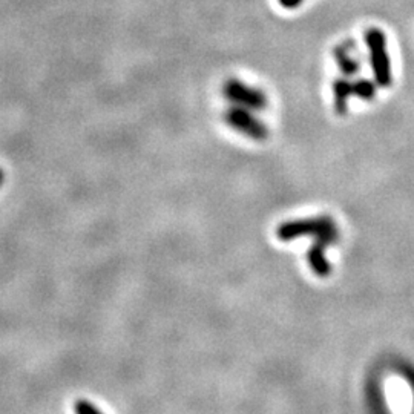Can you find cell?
<instances>
[{"instance_id":"obj_1","label":"cell","mask_w":414,"mask_h":414,"mask_svg":"<svg viewBox=\"0 0 414 414\" xmlns=\"http://www.w3.org/2000/svg\"><path fill=\"white\" fill-rule=\"evenodd\" d=\"M366 45L370 54V65L373 70L377 86L388 88L393 82L392 62L387 51V37L382 30L368 28L366 31Z\"/></svg>"},{"instance_id":"obj_2","label":"cell","mask_w":414,"mask_h":414,"mask_svg":"<svg viewBox=\"0 0 414 414\" xmlns=\"http://www.w3.org/2000/svg\"><path fill=\"white\" fill-rule=\"evenodd\" d=\"M332 229H336V223L330 216L293 219V221H285L278 226L276 238L287 242L302 238V236H318Z\"/></svg>"},{"instance_id":"obj_3","label":"cell","mask_w":414,"mask_h":414,"mask_svg":"<svg viewBox=\"0 0 414 414\" xmlns=\"http://www.w3.org/2000/svg\"><path fill=\"white\" fill-rule=\"evenodd\" d=\"M224 122L235 131L255 141H264L269 138V128L252 114V109L233 105L224 114Z\"/></svg>"},{"instance_id":"obj_4","label":"cell","mask_w":414,"mask_h":414,"mask_svg":"<svg viewBox=\"0 0 414 414\" xmlns=\"http://www.w3.org/2000/svg\"><path fill=\"white\" fill-rule=\"evenodd\" d=\"M224 97L236 106L252 109V111H263L267 108V96L263 91L249 86L238 79H229L223 86Z\"/></svg>"},{"instance_id":"obj_5","label":"cell","mask_w":414,"mask_h":414,"mask_svg":"<svg viewBox=\"0 0 414 414\" xmlns=\"http://www.w3.org/2000/svg\"><path fill=\"white\" fill-rule=\"evenodd\" d=\"M339 238V233L336 229H332L328 232H324L316 236L315 242L311 244L310 249L307 250V263L316 276L327 278L332 273V264L325 257L327 247H330Z\"/></svg>"},{"instance_id":"obj_6","label":"cell","mask_w":414,"mask_h":414,"mask_svg":"<svg viewBox=\"0 0 414 414\" xmlns=\"http://www.w3.org/2000/svg\"><path fill=\"white\" fill-rule=\"evenodd\" d=\"M353 96V83L344 79H336L333 82V106L337 115H347L349 100Z\"/></svg>"},{"instance_id":"obj_7","label":"cell","mask_w":414,"mask_h":414,"mask_svg":"<svg viewBox=\"0 0 414 414\" xmlns=\"http://www.w3.org/2000/svg\"><path fill=\"white\" fill-rule=\"evenodd\" d=\"M333 56L337 67H339L345 77H353V75L359 71V63L350 56L347 48H344L342 45L336 46L333 49Z\"/></svg>"},{"instance_id":"obj_8","label":"cell","mask_w":414,"mask_h":414,"mask_svg":"<svg viewBox=\"0 0 414 414\" xmlns=\"http://www.w3.org/2000/svg\"><path fill=\"white\" fill-rule=\"evenodd\" d=\"M376 82H371L368 79H361L353 82V96L359 97L361 100L370 101L376 96Z\"/></svg>"},{"instance_id":"obj_9","label":"cell","mask_w":414,"mask_h":414,"mask_svg":"<svg viewBox=\"0 0 414 414\" xmlns=\"http://www.w3.org/2000/svg\"><path fill=\"white\" fill-rule=\"evenodd\" d=\"M74 411H77L79 414H96L100 413V408H97L94 403L80 399L74 403Z\"/></svg>"},{"instance_id":"obj_10","label":"cell","mask_w":414,"mask_h":414,"mask_svg":"<svg viewBox=\"0 0 414 414\" xmlns=\"http://www.w3.org/2000/svg\"><path fill=\"white\" fill-rule=\"evenodd\" d=\"M304 0H278V4H280L285 10H295V8L301 6V4Z\"/></svg>"},{"instance_id":"obj_11","label":"cell","mask_w":414,"mask_h":414,"mask_svg":"<svg viewBox=\"0 0 414 414\" xmlns=\"http://www.w3.org/2000/svg\"><path fill=\"white\" fill-rule=\"evenodd\" d=\"M4 179H5V174H4V171H2V169H0V184H2V183H4Z\"/></svg>"}]
</instances>
